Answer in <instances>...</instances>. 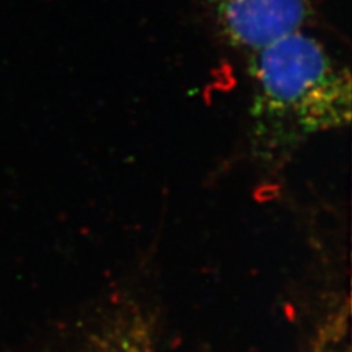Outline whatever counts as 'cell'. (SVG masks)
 <instances>
[{
    "mask_svg": "<svg viewBox=\"0 0 352 352\" xmlns=\"http://www.w3.org/2000/svg\"><path fill=\"white\" fill-rule=\"evenodd\" d=\"M248 75L250 151L263 168H280L308 140L351 124V71L305 30L250 53Z\"/></svg>",
    "mask_w": 352,
    "mask_h": 352,
    "instance_id": "obj_1",
    "label": "cell"
},
{
    "mask_svg": "<svg viewBox=\"0 0 352 352\" xmlns=\"http://www.w3.org/2000/svg\"><path fill=\"white\" fill-rule=\"evenodd\" d=\"M220 34L247 56L292 32L317 15V0H208Z\"/></svg>",
    "mask_w": 352,
    "mask_h": 352,
    "instance_id": "obj_2",
    "label": "cell"
},
{
    "mask_svg": "<svg viewBox=\"0 0 352 352\" xmlns=\"http://www.w3.org/2000/svg\"><path fill=\"white\" fill-rule=\"evenodd\" d=\"M91 352H153L146 329L137 320L125 318L96 339Z\"/></svg>",
    "mask_w": 352,
    "mask_h": 352,
    "instance_id": "obj_3",
    "label": "cell"
}]
</instances>
